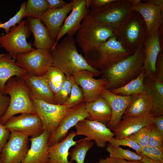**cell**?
Listing matches in <instances>:
<instances>
[{
	"label": "cell",
	"mask_w": 163,
	"mask_h": 163,
	"mask_svg": "<svg viewBox=\"0 0 163 163\" xmlns=\"http://www.w3.org/2000/svg\"><path fill=\"white\" fill-rule=\"evenodd\" d=\"M49 9L46 0H28L25 6L24 18L40 19Z\"/></svg>",
	"instance_id": "cell-33"
},
{
	"label": "cell",
	"mask_w": 163,
	"mask_h": 163,
	"mask_svg": "<svg viewBox=\"0 0 163 163\" xmlns=\"http://www.w3.org/2000/svg\"><path fill=\"white\" fill-rule=\"evenodd\" d=\"M49 9H57L66 6L68 3L63 0H46Z\"/></svg>",
	"instance_id": "cell-47"
},
{
	"label": "cell",
	"mask_w": 163,
	"mask_h": 163,
	"mask_svg": "<svg viewBox=\"0 0 163 163\" xmlns=\"http://www.w3.org/2000/svg\"><path fill=\"white\" fill-rule=\"evenodd\" d=\"M152 100L147 93L132 96L126 109L124 115L133 117H143L150 114Z\"/></svg>",
	"instance_id": "cell-28"
},
{
	"label": "cell",
	"mask_w": 163,
	"mask_h": 163,
	"mask_svg": "<svg viewBox=\"0 0 163 163\" xmlns=\"http://www.w3.org/2000/svg\"><path fill=\"white\" fill-rule=\"evenodd\" d=\"M162 52L158 30L147 34L144 43V60L142 69L145 78H153L155 74V65L158 56Z\"/></svg>",
	"instance_id": "cell-16"
},
{
	"label": "cell",
	"mask_w": 163,
	"mask_h": 163,
	"mask_svg": "<svg viewBox=\"0 0 163 163\" xmlns=\"http://www.w3.org/2000/svg\"><path fill=\"white\" fill-rule=\"evenodd\" d=\"M144 1L152 3L163 8V0H145Z\"/></svg>",
	"instance_id": "cell-49"
},
{
	"label": "cell",
	"mask_w": 163,
	"mask_h": 163,
	"mask_svg": "<svg viewBox=\"0 0 163 163\" xmlns=\"http://www.w3.org/2000/svg\"><path fill=\"white\" fill-rule=\"evenodd\" d=\"M147 33L143 18L133 10L115 29L114 36L125 49L133 54L144 43Z\"/></svg>",
	"instance_id": "cell-4"
},
{
	"label": "cell",
	"mask_w": 163,
	"mask_h": 163,
	"mask_svg": "<svg viewBox=\"0 0 163 163\" xmlns=\"http://www.w3.org/2000/svg\"><path fill=\"white\" fill-rule=\"evenodd\" d=\"M73 76L83 91L85 103L92 102L100 97L108 83L105 78L95 79L94 74L87 70L77 72Z\"/></svg>",
	"instance_id": "cell-14"
},
{
	"label": "cell",
	"mask_w": 163,
	"mask_h": 163,
	"mask_svg": "<svg viewBox=\"0 0 163 163\" xmlns=\"http://www.w3.org/2000/svg\"><path fill=\"white\" fill-rule=\"evenodd\" d=\"M74 36L67 35L50 50L53 62L52 66L60 69L66 75L73 76L76 72L87 70L95 76L102 74L100 71L88 63L77 49Z\"/></svg>",
	"instance_id": "cell-1"
},
{
	"label": "cell",
	"mask_w": 163,
	"mask_h": 163,
	"mask_svg": "<svg viewBox=\"0 0 163 163\" xmlns=\"http://www.w3.org/2000/svg\"><path fill=\"white\" fill-rule=\"evenodd\" d=\"M97 163H143L139 161H127L108 156L105 158L100 159Z\"/></svg>",
	"instance_id": "cell-45"
},
{
	"label": "cell",
	"mask_w": 163,
	"mask_h": 163,
	"mask_svg": "<svg viewBox=\"0 0 163 163\" xmlns=\"http://www.w3.org/2000/svg\"><path fill=\"white\" fill-rule=\"evenodd\" d=\"M85 108L88 114L86 119L105 124L111 119V108L107 102L101 96L93 101L85 103Z\"/></svg>",
	"instance_id": "cell-27"
},
{
	"label": "cell",
	"mask_w": 163,
	"mask_h": 163,
	"mask_svg": "<svg viewBox=\"0 0 163 163\" xmlns=\"http://www.w3.org/2000/svg\"><path fill=\"white\" fill-rule=\"evenodd\" d=\"M133 10L130 0H114L102 8L88 10L81 24L106 26L115 29Z\"/></svg>",
	"instance_id": "cell-5"
},
{
	"label": "cell",
	"mask_w": 163,
	"mask_h": 163,
	"mask_svg": "<svg viewBox=\"0 0 163 163\" xmlns=\"http://www.w3.org/2000/svg\"><path fill=\"white\" fill-rule=\"evenodd\" d=\"M106 150L109 153V156L127 161H141L142 157L128 149L120 147H113L108 144Z\"/></svg>",
	"instance_id": "cell-34"
},
{
	"label": "cell",
	"mask_w": 163,
	"mask_h": 163,
	"mask_svg": "<svg viewBox=\"0 0 163 163\" xmlns=\"http://www.w3.org/2000/svg\"><path fill=\"white\" fill-rule=\"evenodd\" d=\"M94 144L93 142L86 137L78 140L69 152L70 161H75L76 163H85L87 153Z\"/></svg>",
	"instance_id": "cell-32"
},
{
	"label": "cell",
	"mask_w": 163,
	"mask_h": 163,
	"mask_svg": "<svg viewBox=\"0 0 163 163\" xmlns=\"http://www.w3.org/2000/svg\"><path fill=\"white\" fill-rule=\"evenodd\" d=\"M26 3L27 2H24L21 3L19 11L8 21L3 23H0V28L4 29L6 34L9 32L11 27L16 25L17 24H19L22 19L24 18Z\"/></svg>",
	"instance_id": "cell-37"
},
{
	"label": "cell",
	"mask_w": 163,
	"mask_h": 163,
	"mask_svg": "<svg viewBox=\"0 0 163 163\" xmlns=\"http://www.w3.org/2000/svg\"><path fill=\"white\" fill-rule=\"evenodd\" d=\"M154 125L157 131L163 135V115L154 117Z\"/></svg>",
	"instance_id": "cell-48"
},
{
	"label": "cell",
	"mask_w": 163,
	"mask_h": 163,
	"mask_svg": "<svg viewBox=\"0 0 163 163\" xmlns=\"http://www.w3.org/2000/svg\"><path fill=\"white\" fill-rule=\"evenodd\" d=\"M155 67L156 72L153 78L157 80L163 81V54L161 52L159 54L156 60Z\"/></svg>",
	"instance_id": "cell-42"
},
{
	"label": "cell",
	"mask_w": 163,
	"mask_h": 163,
	"mask_svg": "<svg viewBox=\"0 0 163 163\" xmlns=\"http://www.w3.org/2000/svg\"><path fill=\"white\" fill-rule=\"evenodd\" d=\"M31 33L27 20L21 21L17 25L11 27L8 33L0 36V47L8 52L15 61L18 55L35 49L31 43L27 41Z\"/></svg>",
	"instance_id": "cell-7"
},
{
	"label": "cell",
	"mask_w": 163,
	"mask_h": 163,
	"mask_svg": "<svg viewBox=\"0 0 163 163\" xmlns=\"http://www.w3.org/2000/svg\"><path fill=\"white\" fill-rule=\"evenodd\" d=\"M27 72L17 65L9 53L0 54V91L3 94L5 85L9 78L21 77Z\"/></svg>",
	"instance_id": "cell-29"
},
{
	"label": "cell",
	"mask_w": 163,
	"mask_h": 163,
	"mask_svg": "<svg viewBox=\"0 0 163 163\" xmlns=\"http://www.w3.org/2000/svg\"><path fill=\"white\" fill-rule=\"evenodd\" d=\"M114 30L108 26L81 24L76 34L75 39L85 54L94 50L114 36Z\"/></svg>",
	"instance_id": "cell-8"
},
{
	"label": "cell",
	"mask_w": 163,
	"mask_h": 163,
	"mask_svg": "<svg viewBox=\"0 0 163 163\" xmlns=\"http://www.w3.org/2000/svg\"><path fill=\"white\" fill-rule=\"evenodd\" d=\"M72 2V9L70 14L66 18L57 36L56 45L66 34L73 36L76 34L89 10L86 6L85 0H73Z\"/></svg>",
	"instance_id": "cell-18"
},
{
	"label": "cell",
	"mask_w": 163,
	"mask_h": 163,
	"mask_svg": "<svg viewBox=\"0 0 163 163\" xmlns=\"http://www.w3.org/2000/svg\"><path fill=\"white\" fill-rule=\"evenodd\" d=\"M3 125L10 132L15 131L30 137L37 136L44 131L42 121L37 114L26 113L14 116Z\"/></svg>",
	"instance_id": "cell-13"
},
{
	"label": "cell",
	"mask_w": 163,
	"mask_h": 163,
	"mask_svg": "<svg viewBox=\"0 0 163 163\" xmlns=\"http://www.w3.org/2000/svg\"><path fill=\"white\" fill-rule=\"evenodd\" d=\"M3 94H8L10 102L4 115L0 119L3 124L11 117L18 113L36 114L30 98V89L20 76H14L6 82Z\"/></svg>",
	"instance_id": "cell-3"
},
{
	"label": "cell",
	"mask_w": 163,
	"mask_h": 163,
	"mask_svg": "<svg viewBox=\"0 0 163 163\" xmlns=\"http://www.w3.org/2000/svg\"><path fill=\"white\" fill-rule=\"evenodd\" d=\"M154 124V117L151 114L141 117H133L123 115L121 120L113 130L114 138L121 139L128 137L142 128Z\"/></svg>",
	"instance_id": "cell-19"
},
{
	"label": "cell",
	"mask_w": 163,
	"mask_h": 163,
	"mask_svg": "<svg viewBox=\"0 0 163 163\" xmlns=\"http://www.w3.org/2000/svg\"><path fill=\"white\" fill-rule=\"evenodd\" d=\"M144 60V43L129 56L102 72L108 83L106 89L122 87L136 78L142 70Z\"/></svg>",
	"instance_id": "cell-2"
},
{
	"label": "cell",
	"mask_w": 163,
	"mask_h": 163,
	"mask_svg": "<svg viewBox=\"0 0 163 163\" xmlns=\"http://www.w3.org/2000/svg\"><path fill=\"white\" fill-rule=\"evenodd\" d=\"M74 80L73 76L66 75L64 83L59 92L54 96L57 104L63 105L69 98Z\"/></svg>",
	"instance_id": "cell-36"
},
{
	"label": "cell",
	"mask_w": 163,
	"mask_h": 163,
	"mask_svg": "<svg viewBox=\"0 0 163 163\" xmlns=\"http://www.w3.org/2000/svg\"><path fill=\"white\" fill-rule=\"evenodd\" d=\"M15 62L18 66L28 73L40 76L52 66L53 60L50 50L35 49L28 53L18 55Z\"/></svg>",
	"instance_id": "cell-10"
},
{
	"label": "cell",
	"mask_w": 163,
	"mask_h": 163,
	"mask_svg": "<svg viewBox=\"0 0 163 163\" xmlns=\"http://www.w3.org/2000/svg\"><path fill=\"white\" fill-rule=\"evenodd\" d=\"M76 136L75 132L72 131L63 140L49 147L48 163H73L68 157L70 149L78 141L74 140Z\"/></svg>",
	"instance_id": "cell-25"
},
{
	"label": "cell",
	"mask_w": 163,
	"mask_h": 163,
	"mask_svg": "<svg viewBox=\"0 0 163 163\" xmlns=\"http://www.w3.org/2000/svg\"><path fill=\"white\" fill-rule=\"evenodd\" d=\"M44 75L47 83L54 96L62 87L66 75L59 68L53 66L49 68Z\"/></svg>",
	"instance_id": "cell-31"
},
{
	"label": "cell",
	"mask_w": 163,
	"mask_h": 163,
	"mask_svg": "<svg viewBox=\"0 0 163 163\" xmlns=\"http://www.w3.org/2000/svg\"><path fill=\"white\" fill-rule=\"evenodd\" d=\"M133 10L138 12L143 18L146 25L147 34L158 30L163 23V8L143 0L133 5Z\"/></svg>",
	"instance_id": "cell-17"
},
{
	"label": "cell",
	"mask_w": 163,
	"mask_h": 163,
	"mask_svg": "<svg viewBox=\"0 0 163 163\" xmlns=\"http://www.w3.org/2000/svg\"><path fill=\"white\" fill-rule=\"evenodd\" d=\"M114 0H91L90 5L91 9L102 8L113 2Z\"/></svg>",
	"instance_id": "cell-46"
},
{
	"label": "cell",
	"mask_w": 163,
	"mask_h": 163,
	"mask_svg": "<svg viewBox=\"0 0 163 163\" xmlns=\"http://www.w3.org/2000/svg\"><path fill=\"white\" fill-rule=\"evenodd\" d=\"M29 137L21 133L10 132L9 138L0 153L3 163H21L29 149Z\"/></svg>",
	"instance_id": "cell-11"
},
{
	"label": "cell",
	"mask_w": 163,
	"mask_h": 163,
	"mask_svg": "<svg viewBox=\"0 0 163 163\" xmlns=\"http://www.w3.org/2000/svg\"><path fill=\"white\" fill-rule=\"evenodd\" d=\"M108 144L113 147H120V146H128L136 151L139 155L142 152V147L128 137L121 139H116L113 137Z\"/></svg>",
	"instance_id": "cell-40"
},
{
	"label": "cell",
	"mask_w": 163,
	"mask_h": 163,
	"mask_svg": "<svg viewBox=\"0 0 163 163\" xmlns=\"http://www.w3.org/2000/svg\"><path fill=\"white\" fill-rule=\"evenodd\" d=\"M76 136L82 135L89 140L94 141L99 147H105L115 136L114 134L106 125L95 121L85 119L78 122L75 126Z\"/></svg>",
	"instance_id": "cell-12"
},
{
	"label": "cell",
	"mask_w": 163,
	"mask_h": 163,
	"mask_svg": "<svg viewBox=\"0 0 163 163\" xmlns=\"http://www.w3.org/2000/svg\"><path fill=\"white\" fill-rule=\"evenodd\" d=\"M151 126L143 127L136 133L128 137L142 147L148 146Z\"/></svg>",
	"instance_id": "cell-38"
},
{
	"label": "cell",
	"mask_w": 163,
	"mask_h": 163,
	"mask_svg": "<svg viewBox=\"0 0 163 163\" xmlns=\"http://www.w3.org/2000/svg\"><path fill=\"white\" fill-rule=\"evenodd\" d=\"M10 97L0 91V119L5 114L8 107Z\"/></svg>",
	"instance_id": "cell-44"
},
{
	"label": "cell",
	"mask_w": 163,
	"mask_h": 163,
	"mask_svg": "<svg viewBox=\"0 0 163 163\" xmlns=\"http://www.w3.org/2000/svg\"><path fill=\"white\" fill-rule=\"evenodd\" d=\"M145 78L142 69L140 74L134 79L122 87L110 91L116 94L123 96L147 93L144 84Z\"/></svg>",
	"instance_id": "cell-30"
},
{
	"label": "cell",
	"mask_w": 163,
	"mask_h": 163,
	"mask_svg": "<svg viewBox=\"0 0 163 163\" xmlns=\"http://www.w3.org/2000/svg\"><path fill=\"white\" fill-rule=\"evenodd\" d=\"M142 157V159L140 161L143 163H160L158 162L153 160L146 156H143Z\"/></svg>",
	"instance_id": "cell-50"
},
{
	"label": "cell",
	"mask_w": 163,
	"mask_h": 163,
	"mask_svg": "<svg viewBox=\"0 0 163 163\" xmlns=\"http://www.w3.org/2000/svg\"><path fill=\"white\" fill-rule=\"evenodd\" d=\"M21 77L28 87L31 97L49 103L56 104L54 95L47 83L44 74L37 76L27 72Z\"/></svg>",
	"instance_id": "cell-23"
},
{
	"label": "cell",
	"mask_w": 163,
	"mask_h": 163,
	"mask_svg": "<svg viewBox=\"0 0 163 163\" xmlns=\"http://www.w3.org/2000/svg\"><path fill=\"white\" fill-rule=\"evenodd\" d=\"M0 163H3L2 161H1L0 158Z\"/></svg>",
	"instance_id": "cell-51"
},
{
	"label": "cell",
	"mask_w": 163,
	"mask_h": 163,
	"mask_svg": "<svg viewBox=\"0 0 163 163\" xmlns=\"http://www.w3.org/2000/svg\"><path fill=\"white\" fill-rule=\"evenodd\" d=\"M10 132L0 123V153L8 140Z\"/></svg>",
	"instance_id": "cell-43"
},
{
	"label": "cell",
	"mask_w": 163,
	"mask_h": 163,
	"mask_svg": "<svg viewBox=\"0 0 163 163\" xmlns=\"http://www.w3.org/2000/svg\"><path fill=\"white\" fill-rule=\"evenodd\" d=\"M101 96L107 102L111 108V118L106 125L109 129L112 130L121 120L132 96L120 95L104 89L102 91Z\"/></svg>",
	"instance_id": "cell-20"
},
{
	"label": "cell",
	"mask_w": 163,
	"mask_h": 163,
	"mask_svg": "<svg viewBox=\"0 0 163 163\" xmlns=\"http://www.w3.org/2000/svg\"><path fill=\"white\" fill-rule=\"evenodd\" d=\"M144 84L147 93L152 100L150 114L154 117L163 115V81L145 78Z\"/></svg>",
	"instance_id": "cell-26"
},
{
	"label": "cell",
	"mask_w": 163,
	"mask_h": 163,
	"mask_svg": "<svg viewBox=\"0 0 163 163\" xmlns=\"http://www.w3.org/2000/svg\"><path fill=\"white\" fill-rule=\"evenodd\" d=\"M132 54L114 36L94 50L85 54L84 57L89 65L102 72Z\"/></svg>",
	"instance_id": "cell-6"
},
{
	"label": "cell",
	"mask_w": 163,
	"mask_h": 163,
	"mask_svg": "<svg viewBox=\"0 0 163 163\" xmlns=\"http://www.w3.org/2000/svg\"><path fill=\"white\" fill-rule=\"evenodd\" d=\"M140 155L146 156L160 163H163V150L157 147L148 145L142 147V152Z\"/></svg>",
	"instance_id": "cell-39"
},
{
	"label": "cell",
	"mask_w": 163,
	"mask_h": 163,
	"mask_svg": "<svg viewBox=\"0 0 163 163\" xmlns=\"http://www.w3.org/2000/svg\"><path fill=\"white\" fill-rule=\"evenodd\" d=\"M163 135L156 129L154 124L152 125L148 139V146L158 148L163 150Z\"/></svg>",
	"instance_id": "cell-41"
},
{
	"label": "cell",
	"mask_w": 163,
	"mask_h": 163,
	"mask_svg": "<svg viewBox=\"0 0 163 163\" xmlns=\"http://www.w3.org/2000/svg\"><path fill=\"white\" fill-rule=\"evenodd\" d=\"M36 113L40 119L44 131L52 135L70 109L64 105L49 103L30 96Z\"/></svg>",
	"instance_id": "cell-9"
},
{
	"label": "cell",
	"mask_w": 163,
	"mask_h": 163,
	"mask_svg": "<svg viewBox=\"0 0 163 163\" xmlns=\"http://www.w3.org/2000/svg\"><path fill=\"white\" fill-rule=\"evenodd\" d=\"M88 114L85 108V103L71 108L62 119L55 132L49 137V147L63 140L67 136L70 129L79 121L86 119Z\"/></svg>",
	"instance_id": "cell-15"
},
{
	"label": "cell",
	"mask_w": 163,
	"mask_h": 163,
	"mask_svg": "<svg viewBox=\"0 0 163 163\" xmlns=\"http://www.w3.org/2000/svg\"><path fill=\"white\" fill-rule=\"evenodd\" d=\"M27 23L33 34L34 41L33 46L37 49L51 50L56 45V40L53 39L44 25L40 20L27 18Z\"/></svg>",
	"instance_id": "cell-24"
},
{
	"label": "cell",
	"mask_w": 163,
	"mask_h": 163,
	"mask_svg": "<svg viewBox=\"0 0 163 163\" xmlns=\"http://www.w3.org/2000/svg\"><path fill=\"white\" fill-rule=\"evenodd\" d=\"M84 101L83 91L74 80L69 97L64 105L68 108L71 109L83 103Z\"/></svg>",
	"instance_id": "cell-35"
},
{
	"label": "cell",
	"mask_w": 163,
	"mask_h": 163,
	"mask_svg": "<svg viewBox=\"0 0 163 163\" xmlns=\"http://www.w3.org/2000/svg\"><path fill=\"white\" fill-rule=\"evenodd\" d=\"M72 8V2L65 6L57 9H49L41 17L40 20L44 25L49 33L56 40L68 13Z\"/></svg>",
	"instance_id": "cell-22"
},
{
	"label": "cell",
	"mask_w": 163,
	"mask_h": 163,
	"mask_svg": "<svg viewBox=\"0 0 163 163\" xmlns=\"http://www.w3.org/2000/svg\"><path fill=\"white\" fill-rule=\"evenodd\" d=\"M49 134L44 131L40 135L30 137V146L21 163H48Z\"/></svg>",
	"instance_id": "cell-21"
}]
</instances>
